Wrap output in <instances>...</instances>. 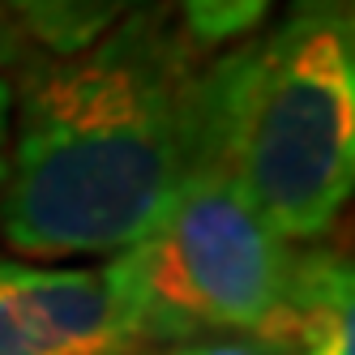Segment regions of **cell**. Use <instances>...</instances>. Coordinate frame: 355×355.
I'll use <instances>...</instances> for the list:
<instances>
[{"label":"cell","mask_w":355,"mask_h":355,"mask_svg":"<svg viewBox=\"0 0 355 355\" xmlns=\"http://www.w3.org/2000/svg\"><path fill=\"white\" fill-rule=\"evenodd\" d=\"M13 133L0 240L26 261L116 257L218 141V56L155 0L73 56L26 43L9 69Z\"/></svg>","instance_id":"cell-1"},{"label":"cell","mask_w":355,"mask_h":355,"mask_svg":"<svg viewBox=\"0 0 355 355\" xmlns=\"http://www.w3.org/2000/svg\"><path fill=\"white\" fill-rule=\"evenodd\" d=\"M248 210L291 244H321L355 184V9L291 0L266 35L218 56L210 155Z\"/></svg>","instance_id":"cell-2"},{"label":"cell","mask_w":355,"mask_h":355,"mask_svg":"<svg viewBox=\"0 0 355 355\" xmlns=\"http://www.w3.org/2000/svg\"><path fill=\"white\" fill-rule=\"evenodd\" d=\"M295 252L300 244L270 232L227 171L206 159L159 223L107 257L103 274L137 351L223 334L274 338Z\"/></svg>","instance_id":"cell-3"},{"label":"cell","mask_w":355,"mask_h":355,"mask_svg":"<svg viewBox=\"0 0 355 355\" xmlns=\"http://www.w3.org/2000/svg\"><path fill=\"white\" fill-rule=\"evenodd\" d=\"M0 355H141L103 270L0 257Z\"/></svg>","instance_id":"cell-4"},{"label":"cell","mask_w":355,"mask_h":355,"mask_svg":"<svg viewBox=\"0 0 355 355\" xmlns=\"http://www.w3.org/2000/svg\"><path fill=\"white\" fill-rule=\"evenodd\" d=\"M287 355H355V274L329 244H300L278 334Z\"/></svg>","instance_id":"cell-5"},{"label":"cell","mask_w":355,"mask_h":355,"mask_svg":"<svg viewBox=\"0 0 355 355\" xmlns=\"http://www.w3.org/2000/svg\"><path fill=\"white\" fill-rule=\"evenodd\" d=\"M155 0H0L21 39L47 56H73Z\"/></svg>","instance_id":"cell-6"},{"label":"cell","mask_w":355,"mask_h":355,"mask_svg":"<svg viewBox=\"0 0 355 355\" xmlns=\"http://www.w3.org/2000/svg\"><path fill=\"white\" fill-rule=\"evenodd\" d=\"M270 9L274 0H175V13H180L189 39L201 52H214V47L257 35Z\"/></svg>","instance_id":"cell-7"},{"label":"cell","mask_w":355,"mask_h":355,"mask_svg":"<svg viewBox=\"0 0 355 355\" xmlns=\"http://www.w3.org/2000/svg\"><path fill=\"white\" fill-rule=\"evenodd\" d=\"M141 355H287V343L270 334H223V338H193L171 347H150Z\"/></svg>","instance_id":"cell-8"},{"label":"cell","mask_w":355,"mask_h":355,"mask_svg":"<svg viewBox=\"0 0 355 355\" xmlns=\"http://www.w3.org/2000/svg\"><path fill=\"white\" fill-rule=\"evenodd\" d=\"M26 39L17 35V26L0 13V189H5V171H9V133H13V82L9 69L21 56Z\"/></svg>","instance_id":"cell-9"}]
</instances>
